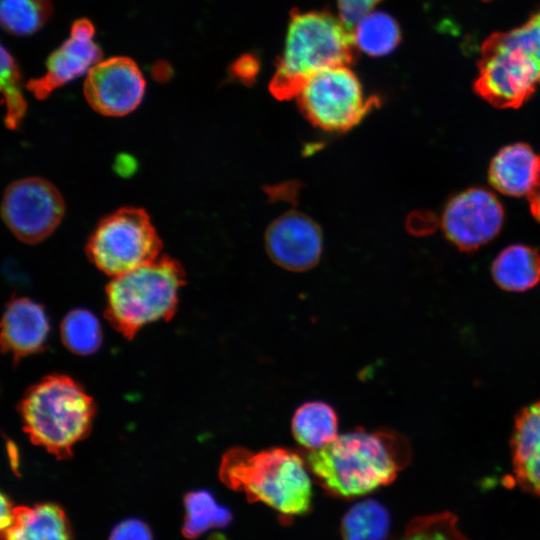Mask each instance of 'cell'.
Listing matches in <instances>:
<instances>
[{
  "mask_svg": "<svg viewBox=\"0 0 540 540\" xmlns=\"http://www.w3.org/2000/svg\"><path fill=\"white\" fill-rule=\"evenodd\" d=\"M380 0H338L340 18L346 26L354 31L357 22L371 12Z\"/></svg>",
  "mask_w": 540,
  "mask_h": 540,
  "instance_id": "83f0119b",
  "label": "cell"
},
{
  "mask_svg": "<svg viewBox=\"0 0 540 540\" xmlns=\"http://www.w3.org/2000/svg\"><path fill=\"white\" fill-rule=\"evenodd\" d=\"M1 91L6 105L5 123L10 129L19 126L27 103L21 91L20 73L12 55L1 46Z\"/></svg>",
  "mask_w": 540,
  "mask_h": 540,
  "instance_id": "d4e9b609",
  "label": "cell"
},
{
  "mask_svg": "<svg viewBox=\"0 0 540 540\" xmlns=\"http://www.w3.org/2000/svg\"><path fill=\"white\" fill-rule=\"evenodd\" d=\"M185 518L182 533L195 539L211 528H224L232 521L231 511L217 503L206 490L189 492L184 498Z\"/></svg>",
  "mask_w": 540,
  "mask_h": 540,
  "instance_id": "44dd1931",
  "label": "cell"
},
{
  "mask_svg": "<svg viewBox=\"0 0 540 540\" xmlns=\"http://www.w3.org/2000/svg\"><path fill=\"white\" fill-rule=\"evenodd\" d=\"M219 476L250 502H262L282 514L297 516L310 510V477L302 458L289 449L274 447L252 452L232 448L222 458Z\"/></svg>",
  "mask_w": 540,
  "mask_h": 540,
  "instance_id": "7a4b0ae2",
  "label": "cell"
},
{
  "mask_svg": "<svg viewBox=\"0 0 540 540\" xmlns=\"http://www.w3.org/2000/svg\"><path fill=\"white\" fill-rule=\"evenodd\" d=\"M492 275L505 290L530 289L540 280V254L529 246H509L493 262Z\"/></svg>",
  "mask_w": 540,
  "mask_h": 540,
  "instance_id": "ac0fdd59",
  "label": "cell"
},
{
  "mask_svg": "<svg viewBox=\"0 0 540 540\" xmlns=\"http://www.w3.org/2000/svg\"><path fill=\"white\" fill-rule=\"evenodd\" d=\"M61 337L70 351L87 355L99 348L102 340L101 327L91 312L76 309L69 312L63 319Z\"/></svg>",
  "mask_w": 540,
  "mask_h": 540,
  "instance_id": "cb8c5ba5",
  "label": "cell"
},
{
  "mask_svg": "<svg viewBox=\"0 0 540 540\" xmlns=\"http://www.w3.org/2000/svg\"><path fill=\"white\" fill-rule=\"evenodd\" d=\"M408 457V444L399 435L358 428L311 450L306 460L324 489L349 498L390 484Z\"/></svg>",
  "mask_w": 540,
  "mask_h": 540,
  "instance_id": "6da1fadb",
  "label": "cell"
},
{
  "mask_svg": "<svg viewBox=\"0 0 540 540\" xmlns=\"http://www.w3.org/2000/svg\"><path fill=\"white\" fill-rule=\"evenodd\" d=\"M265 245L276 264L291 271H304L319 261L322 234L310 217L292 211L281 215L270 225Z\"/></svg>",
  "mask_w": 540,
  "mask_h": 540,
  "instance_id": "4fadbf2b",
  "label": "cell"
},
{
  "mask_svg": "<svg viewBox=\"0 0 540 540\" xmlns=\"http://www.w3.org/2000/svg\"><path fill=\"white\" fill-rule=\"evenodd\" d=\"M161 249V239L149 215L133 207L103 218L86 245L90 261L112 277L155 260Z\"/></svg>",
  "mask_w": 540,
  "mask_h": 540,
  "instance_id": "52a82bcc",
  "label": "cell"
},
{
  "mask_svg": "<svg viewBox=\"0 0 540 540\" xmlns=\"http://www.w3.org/2000/svg\"><path fill=\"white\" fill-rule=\"evenodd\" d=\"M19 412L34 444L58 459H67L75 444L88 435L95 405L72 378L49 375L25 393Z\"/></svg>",
  "mask_w": 540,
  "mask_h": 540,
  "instance_id": "277c9868",
  "label": "cell"
},
{
  "mask_svg": "<svg viewBox=\"0 0 540 540\" xmlns=\"http://www.w3.org/2000/svg\"><path fill=\"white\" fill-rule=\"evenodd\" d=\"M95 28L86 18L77 19L70 37L47 59L46 73L27 83L35 98H47L52 91L78 78L100 62L102 51L93 42Z\"/></svg>",
  "mask_w": 540,
  "mask_h": 540,
  "instance_id": "7c38bea8",
  "label": "cell"
},
{
  "mask_svg": "<svg viewBox=\"0 0 540 540\" xmlns=\"http://www.w3.org/2000/svg\"><path fill=\"white\" fill-rule=\"evenodd\" d=\"M291 429L301 446L316 450L337 438L338 417L335 410L325 402H306L295 411Z\"/></svg>",
  "mask_w": 540,
  "mask_h": 540,
  "instance_id": "d6986e66",
  "label": "cell"
},
{
  "mask_svg": "<svg viewBox=\"0 0 540 540\" xmlns=\"http://www.w3.org/2000/svg\"><path fill=\"white\" fill-rule=\"evenodd\" d=\"M474 89L498 108H517L540 84V9L521 26L482 45Z\"/></svg>",
  "mask_w": 540,
  "mask_h": 540,
  "instance_id": "5b68a950",
  "label": "cell"
},
{
  "mask_svg": "<svg viewBox=\"0 0 540 540\" xmlns=\"http://www.w3.org/2000/svg\"><path fill=\"white\" fill-rule=\"evenodd\" d=\"M296 97L313 125L333 132L354 127L378 104L376 98L365 96L358 78L347 66L315 74Z\"/></svg>",
  "mask_w": 540,
  "mask_h": 540,
  "instance_id": "ba28073f",
  "label": "cell"
},
{
  "mask_svg": "<svg viewBox=\"0 0 540 540\" xmlns=\"http://www.w3.org/2000/svg\"><path fill=\"white\" fill-rule=\"evenodd\" d=\"M400 540H468L458 529L456 517L448 512L412 520Z\"/></svg>",
  "mask_w": 540,
  "mask_h": 540,
  "instance_id": "484cf974",
  "label": "cell"
},
{
  "mask_svg": "<svg viewBox=\"0 0 540 540\" xmlns=\"http://www.w3.org/2000/svg\"><path fill=\"white\" fill-rule=\"evenodd\" d=\"M145 80L128 57H113L95 64L84 82L88 104L106 116H123L135 110L145 93Z\"/></svg>",
  "mask_w": 540,
  "mask_h": 540,
  "instance_id": "30bf717a",
  "label": "cell"
},
{
  "mask_svg": "<svg viewBox=\"0 0 540 540\" xmlns=\"http://www.w3.org/2000/svg\"><path fill=\"white\" fill-rule=\"evenodd\" d=\"M1 540H72V531L58 504L17 506L13 509V522L2 531Z\"/></svg>",
  "mask_w": 540,
  "mask_h": 540,
  "instance_id": "e0dca14e",
  "label": "cell"
},
{
  "mask_svg": "<svg viewBox=\"0 0 540 540\" xmlns=\"http://www.w3.org/2000/svg\"><path fill=\"white\" fill-rule=\"evenodd\" d=\"M3 351L18 360L39 352L49 332V321L43 307L29 298L10 301L1 323Z\"/></svg>",
  "mask_w": 540,
  "mask_h": 540,
  "instance_id": "5bb4252c",
  "label": "cell"
},
{
  "mask_svg": "<svg viewBox=\"0 0 540 540\" xmlns=\"http://www.w3.org/2000/svg\"><path fill=\"white\" fill-rule=\"evenodd\" d=\"M503 216L502 206L491 192L473 188L448 203L442 226L447 238L459 249L472 251L496 236Z\"/></svg>",
  "mask_w": 540,
  "mask_h": 540,
  "instance_id": "8fae6325",
  "label": "cell"
},
{
  "mask_svg": "<svg viewBox=\"0 0 540 540\" xmlns=\"http://www.w3.org/2000/svg\"><path fill=\"white\" fill-rule=\"evenodd\" d=\"M13 509L12 503L7 495H1V531L6 530L13 522Z\"/></svg>",
  "mask_w": 540,
  "mask_h": 540,
  "instance_id": "f1b7e54d",
  "label": "cell"
},
{
  "mask_svg": "<svg viewBox=\"0 0 540 540\" xmlns=\"http://www.w3.org/2000/svg\"><path fill=\"white\" fill-rule=\"evenodd\" d=\"M389 529L390 516L387 509L373 499L353 505L341 522L343 540H386Z\"/></svg>",
  "mask_w": 540,
  "mask_h": 540,
  "instance_id": "ffe728a7",
  "label": "cell"
},
{
  "mask_svg": "<svg viewBox=\"0 0 540 540\" xmlns=\"http://www.w3.org/2000/svg\"><path fill=\"white\" fill-rule=\"evenodd\" d=\"M185 272L163 255L115 276L106 287V316L123 336L132 338L144 325L169 320L175 313Z\"/></svg>",
  "mask_w": 540,
  "mask_h": 540,
  "instance_id": "8992f818",
  "label": "cell"
},
{
  "mask_svg": "<svg viewBox=\"0 0 540 540\" xmlns=\"http://www.w3.org/2000/svg\"><path fill=\"white\" fill-rule=\"evenodd\" d=\"M65 211L58 189L45 179L28 177L10 184L1 213L9 230L21 241L38 243L60 224Z\"/></svg>",
  "mask_w": 540,
  "mask_h": 540,
  "instance_id": "9c48e42d",
  "label": "cell"
},
{
  "mask_svg": "<svg viewBox=\"0 0 540 540\" xmlns=\"http://www.w3.org/2000/svg\"><path fill=\"white\" fill-rule=\"evenodd\" d=\"M513 470L522 488L540 497V402L518 415L512 437Z\"/></svg>",
  "mask_w": 540,
  "mask_h": 540,
  "instance_id": "9a60e30c",
  "label": "cell"
},
{
  "mask_svg": "<svg viewBox=\"0 0 540 540\" xmlns=\"http://www.w3.org/2000/svg\"><path fill=\"white\" fill-rule=\"evenodd\" d=\"M109 540H153L149 526L140 519L129 518L119 522Z\"/></svg>",
  "mask_w": 540,
  "mask_h": 540,
  "instance_id": "4316f807",
  "label": "cell"
},
{
  "mask_svg": "<svg viewBox=\"0 0 540 540\" xmlns=\"http://www.w3.org/2000/svg\"><path fill=\"white\" fill-rule=\"evenodd\" d=\"M356 45L371 56L390 53L400 41L395 20L382 12H369L354 27Z\"/></svg>",
  "mask_w": 540,
  "mask_h": 540,
  "instance_id": "7402d4cb",
  "label": "cell"
},
{
  "mask_svg": "<svg viewBox=\"0 0 540 540\" xmlns=\"http://www.w3.org/2000/svg\"><path fill=\"white\" fill-rule=\"evenodd\" d=\"M530 209L534 217L540 221V174L536 184L527 195Z\"/></svg>",
  "mask_w": 540,
  "mask_h": 540,
  "instance_id": "f546056e",
  "label": "cell"
},
{
  "mask_svg": "<svg viewBox=\"0 0 540 540\" xmlns=\"http://www.w3.org/2000/svg\"><path fill=\"white\" fill-rule=\"evenodd\" d=\"M354 32L327 12H296L289 22L282 56L270 83L278 99L297 96L315 74L354 59Z\"/></svg>",
  "mask_w": 540,
  "mask_h": 540,
  "instance_id": "3957f363",
  "label": "cell"
},
{
  "mask_svg": "<svg viewBox=\"0 0 540 540\" xmlns=\"http://www.w3.org/2000/svg\"><path fill=\"white\" fill-rule=\"evenodd\" d=\"M52 9L51 0H1V24L10 34L30 35L47 22Z\"/></svg>",
  "mask_w": 540,
  "mask_h": 540,
  "instance_id": "603a6c76",
  "label": "cell"
},
{
  "mask_svg": "<svg viewBox=\"0 0 540 540\" xmlns=\"http://www.w3.org/2000/svg\"><path fill=\"white\" fill-rule=\"evenodd\" d=\"M540 174V155L524 143L508 145L493 158L489 181L498 191L511 195H528Z\"/></svg>",
  "mask_w": 540,
  "mask_h": 540,
  "instance_id": "2e32d148",
  "label": "cell"
}]
</instances>
